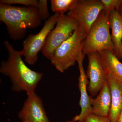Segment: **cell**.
Wrapping results in <instances>:
<instances>
[{"label":"cell","instance_id":"obj_1","mask_svg":"<svg viewBox=\"0 0 122 122\" xmlns=\"http://www.w3.org/2000/svg\"><path fill=\"white\" fill-rule=\"evenodd\" d=\"M4 45L8 56L6 61H1L0 73L9 78L13 91L25 92L27 95L34 92L43 74L33 71L26 65L22 60L21 50L15 49L8 41L4 42Z\"/></svg>","mask_w":122,"mask_h":122},{"label":"cell","instance_id":"obj_2","mask_svg":"<svg viewBox=\"0 0 122 122\" xmlns=\"http://www.w3.org/2000/svg\"><path fill=\"white\" fill-rule=\"evenodd\" d=\"M0 20L5 24L9 37L13 40H21L29 29L36 28L41 20L37 8L18 7L0 3Z\"/></svg>","mask_w":122,"mask_h":122},{"label":"cell","instance_id":"obj_3","mask_svg":"<svg viewBox=\"0 0 122 122\" xmlns=\"http://www.w3.org/2000/svg\"><path fill=\"white\" fill-rule=\"evenodd\" d=\"M86 35L79 26L69 39L55 50L50 61L57 70L64 73L75 65L83 53V42Z\"/></svg>","mask_w":122,"mask_h":122},{"label":"cell","instance_id":"obj_4","mask_svg":"<svg viewBox=\"0 0 122 122\" xmlns=\"http://www.w3.org/2000/svg\"><path fill=\"white\" fill-rule=\"evenodd\" d=\"M109 16L103 10L92 25L83 42V54L109 50L115 53V47L110 32Z\"/></svg>","mask_w":122,"mask_h":122},{"label":"cell","instance_id":"obj_5","mask_svg":"<svg viewBox=\"0 0 122 122\" xmlns=\"http://www.w3.org/2000/svg\"><path fill=\"white\" fill-rule=\"evenodd\" d=\"M79 26L73 18L67 14H58L56 26L48 35L41 51L43 56L50 60L55 50L69 39Z\"/></svg>","mask_w":122,"mask_h":122},{"label":"cell","instance_id":"obj_6","mask_svg":"<svg viewBox=\"0 0 122 122\" xmlns=\"http://www.w3.org/2000/svg\"><path fill=\"white\" fill-rule=\"evenodd\" d=\"M58 14L52 15L45 21L44 26L36 34H31L24 40L21 50L25 61L29 65H33L38 59V54L44 47L46 40L56 25Z\"/></svg>","mask_w":122,"mask_h":122},{"label":"cell","instance_id":"obj_7","mask_svg":"<svg viewBox=\"0 0 122 122\" xmlns=\"http://www.w3.org/2000/svg\"><path fill=\"white\" fill-rule=\"evenodd\" d=\"M103 10L101 0H78L67 15L73 18L87 35L92 25Z\"/></svg>","mask_w":122,"mask_h":122},{"label":"cell","instance_id":"obj_8","mask_svg":"<svg viewBox=\"0 0 122 122\" xmlns=\"http://www.w3.org/2000/svg\"><path fill=\"white\" fill-rule=\"evenodd\" d=\"M87 56V76L89 79L87 90L92 96H95L107 81V73L98 52L91 53Z\"/></svg>","mask_w":122,"mask_h":122},{"label":"cell","instance_id":"obj_9","mask_svg":"<svg viewBox=\"0 0 122 122\" xmlns=\"http://www.w3.org/2000/svg\"><path fill=\"white\" fill-rule=\"evenodd\" d=\"M18 117L22 122H50L41 99L35 92L27 94Z\"/></svg>","mask_w":122,"mask_h":122},{"label":"cell","instance_id":"obj_10","mask_svg":"<svg viewBox=\"0 0 122 122\" xmlns=\"http://www.w3.org/2000/svg\"><path fill=\"white\" fill-rule=\"evenodd\" d=\"M85 55L83 53L77 61L80 73L78 78V87L81 95L79 103L81 111L80 113L75 116L73 118V121L76 122H82L86 116L92 113L91 97L89 96L87 92L89 81L83 68V61Z\"/></svg>","mask_w":122,"mask_h":122},{"label":"cell","instance_id":"obj_11","mask_svg":"<svg viewBox=\"0 0 122 122\" xmlns=\"http://www.w3.org/2000/svg\"><path fill=\"white\" fill-rule=\"evenodd\" d=\"M92 113L103 117L109 116L111 103V92L108 81L102 87L96 98L91 97Z\"/></svg>","mask_w":122,"mask_h":122},{"label":"cell","instance_id":"obj_12","mask_svg":"<svg viewBox=\"0 0 122 122\" xmlns=\"http://www.w3.org/2000/svg\"><path fill=\"white\" fill-rule=\"evenodd\" d=\"M107 74L111 96L109 117L111 122H117L122 109V86L113 76Z\"/></svg>","mask_w":122,"mask_h":122},{"label":"cell","instance_id":"obj_13","mask_svg":"<svg viewBox=\"0 0 122 122\" xmlns=\"http://www.w3.org/2000/svg\"><path fill=\"white\" fill-rule=\"evenodd\" d=\"M98 52L107 74L113 76L122 86V63L115 53L106 50Z\"/></svg>","mask_w":122,"mask_h":122},{"label":"cell","instance_id":"obj_14","mask_svg":"<svg viewBox=\"0 0 122 122\" xmlns=\"http://www.w3.org/2000/svg\"><path fill=\"white\" fill-rule=\"evenodd\" d=\"M109 25L112 31L111 37L117 56L122 38V20L118 11L113 10L109 15Z\"/></svg>","mask_w":122,"mask_h":122},{"label":"cell","instance_id":"obj_15","mask_svg":"<svg viewBox=\"0 0 122 122\" xmlns=\"http://www.w3.org/2000/svg\"><path fill=\"white\" fill-rule=\"evenodd\" d=\"M78 0H51L52 11L56 14H65L74 8Z\"/></svg>","mask_w":122,"mask_h":122},{"label":"cell","instance_id":"obj_16","mask_svg":"<svg viewBox=\"0 0 122 122\" xmlns=\"http://www.w3.org/2000/svg\"><path fill=\"white\" fill-rule=\"evenodd\" d=\"M103 5V10L106 14L109 16L112 11L118 10L122 3V0H101Z\"/></svg>","mask_w":122,"mask_h":122},{"label":"cell","instance_id":"obj_17","mask_svg":"<svg viewBox=\"0 0 122 122\" xmlns=\"http://www.w3.org/2000/svg\"><path fill=\"white\" fill-rule=\"evenodd\" d=\"M1 4L11 5H22L25 7H34L37 8L38 0H1Z\"/></svg>","mask_w":122,"mask_h":122},{"label":"cell","instance_id":"obj_18","mask_svg":"<svg viewBox=\"0 0 122 122\" xmlns=\"http://www.w3.org/2000/svg\"><path fill=\"white\" fill-rule=\"evenodd\" d=\"M37 9L41 20L46 21L50 17L48 9V1L46 0H38Z\"/></svg>","mask_w":122,"mask_h":122},{"label":"cell","instance_id":"obj_19","mask_svg":"<svg viewBox=\"0 0 122 122\" xmlns=\"http://www.w3.org/2000/svg\"><path fill=\"white\" fill-rule=\"evenodd\" d=\"M82 122H111L108 117H103L93 113L86 116Z\"/></svg>","mask_w":122,"mask_h":122},{"label":"cell","instance_id":"obj_20","mask_svg":"<svg viewBox=\"0 0 122 122\" xmlns=\"http://www.w3.org/2000/svg\"><path fill=\"white\" fill-rule=\"evenodd\" d=\"M117 57L119 59L122 60V38L121 43H120L118 53Z\"/></svg>","mask_w":122,"mask_h":122},{"label":"cell","instance_id":"obj_21","mask_svg":"<svg viewBox=\"0 0 122 122\" xmlns=\"http://www.w3.org/2000/svg\"><path fill=\"white\" fill-rule=\"evenodd\" d=\"M118 12L122 20V3L119 7Z\"/></svg>","mask_w":122,"mask_h":122},{"label":"cell","instance_id":"obj_22","mask_svg":"<svg viewBox=\"0 0 122 122\" xmlns=\"http://www.w3.org/2000/svg\"><path fill=\"white\" fill-rule=\"evenodd\" d=\"M117 122H122V109L118 119Z\"/></svg>","mask_w":122,"mask_h":122},{"label":"cell","instance_id":"obj_23","mask_svg":"<svg viewBox=\"0 0 122 122\" xmlns=\"http://www.w3.org/2000/svg\"><path fill=\"white\" fill-rule=\"evenodd\" d=\"M66 122H75L74 121H73V120H72V121H66Z\"/></svg>","mask_w":122,"mask_h":122}]
</instances>
